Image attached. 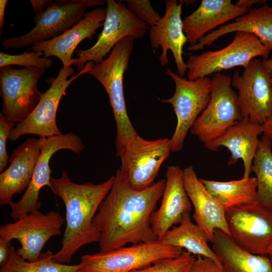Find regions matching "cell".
Instances as JSON below:
<instances>
[{"mask_svg":"<svg viewBox=\"0 0 272 272\" xmlns=\"http://www.w3.org/2000/svg\"><path fill=\"white\" fill-rule=\"evenodd\" d=\"M267 255H268V257L270 259V262H271V266H272V245L270 246L269 250H268V254Z\"/></svg>","mask_w":272,"mask_h":272,"instance_id":"cell-41","label":"cell"},{"mask_svg":"<svg viewBox=\"0 0 272 272\" xmlns=\"http://www.w3.org/2000/svg\"><path fill=\"white\" fill-rule=\"evenodd\" d=\"M64 219L58 212L44 214L35 210L21 217L14 223L0 227V241L18 240L21 247L17 252L25 260H38L43 247L50 238L61 234Z\"/></svg>","mask_w":272,"mask_h":272,"instance_id":"cell-13","label":"cell"},{"mask_svg":"<svg viewBox=\"0 0 272 272\" xmlns=\"http://www.w3.org/2000/svg\"><path fill=\"white\" fill-rule=\"evenodd\" d=\"M114 176L94 184L73 182L63 171L58 178H51L52 192L60 197L65 208L66 227L61 247L53 255L54 261L69 263L82 247L98 242L100 233L93 224L99 206L111 189Z\"/></svg>","mask_w":272,"mask_h":272,"instance_id":"cell-2","label":"cell"},{"mask_svg":"<svg viewBox=\"0 0 272 272\" xmlns=\"http://www.w3.org/2000/svg\"><path fill=\"white\" fill-rule=\"evenodd\" d=\"M133 38L126 37L113 47L107 57L93 63L88 74L105 89L112 108L116 126V156L121 158L138 134L128 117L123 89V77L132 52Z\"/></svg>","mask_w":272,"mask_h":272,"instance_id":"cell-3","label":"cell"},{"mask_svg":"<svg viewBox=\"0 0 272 272\" xmlns=\"http://www.w3.org/2000/svg\"><path fill=\"white\" fill-rule=\"evenodd\" d=\"M252 171L256 175V201L272 211L271 141L264 135L253 161Z\"/></svg>","mask_w":272,"mask_h":272,"instance_id":"cell-28","label":"cell"},{"mask_svg":"<svg viewBox=\"0 0 272 272\" xmlns=\"http://www.w3.org/2000/svg\"><path fill=\"white\" fill-rule=\"evenodd\" d=\"M263 64L272 72V57L262 60Z\"/></svg>","mask_w":272,"mask_h":272,"instance_id":"cell-40","label":"cell"},{"mask_svg":"<svg viewBox=\"0 0 272 272\" xmlns=\"http://www.w3.org/2000/svg\"><path fill=\"white\" fill-rule=\"evenodd\" d=\"M184 1L178 3L175 0L165 1V13L161 19L149 29V38L152 48H162L159 57L162 65L168 64L167 52L173 55L178 74L183 77L187 71V65L182 57L183 47L187 42L183 31L181 19L182 6Z\"/></svg>","mask_w":272,"mask_h":272,"instance_id":"cell-17","label":"cell"},{"mask_svg":"<svg viewBox=\"0 0 272 272\" xmlns=\"http://www.w3.org/2000/svg\"><path fill=\"white\" fill-rule=\"evenodd\" d=\"M50 251L41 253L38 260L29 261L23 259L11 245L7 262L0 272H78L81 265H66L53 261Z\"/></svg>","mask_w":272,"mask_h":272,"instance_id":"cell-29","label":"cell"},{"mask_svg":"<svg viewBox=\"0 0 272 272\" xmlns=\"http://www.w3.org/2000/svg\"><path fill=\"white\" fill-rule=\"evenodd\" d=\"M263 135L272 141V112L268 120L262 125Z\"/></svg>","mask_w":272,"mask_h":272,"instance_id":"cell-37","label":"cell"},{"mask_svg":"<svg viewBox=\"0 0 272 272\" xmlns=\"http://www.w3.org/2000/svg\"><path fill=\"white\" fill-rule=\"evenodd\" d=\"M15 126V123L7 120L0 112V172L4 171L7 167L9 157L7 151V141L10 132Z\"/></svg>","mask_w":272,"mask_h":272,"instance_id":"cell-33","label":"cell"},{"mask_svg":"<svg viewBox=\"0 0 272 272\" xmlns=\"http://www.w3.org/2000/svg\"><path fill=\"white\" fill-rule=\"evenodd\" d=\"M106 9L96 8L85 13L76 24L60 35L48 41L36 43L32 46L35 52H43L44 56H55L60 60L62 67L73 65V54L78 45L86 39H91L96 31L103 25Z\"/></svg>","mask_w":272,"mask_h":272,"instance_id":"cell-20","label":"cell"},{"mask_svg":"<svg viewBox=\"0 0 272 272\" xmlns=\"http://www.w3.org/2000/svg\"><path fill=\"white\" fill-rule=\"evenodd\" d=\"M165 179L137 190L128 183L120 168L111 190L99 206L93 224L100 233V252L157 240L151 217L162 196Z\"/></svg>","mask_w":272,"mask_h":272,"instance_id":"cell-1","label":"cell"},{"mask_svg":"<svg viewBox=\"0 0 272 272\" xmlns=\"http://www.w3.org/2000/svg\"><path fill=\"white\" fill-rule=\"evenodd\" d=\"M190 272H224V270L211 258L198 255Z\"/></svg>","mask_w":272,"mask_h":272,"instance_id":"cell-34","label":"cell"},{"mask_svg":"<svg viewBox=\"0 0 272 272\" xmlns=\"http://www.w3.org/2000/svg\"><path fill=\"white\" fill-rule=\"evenodd\" d=\"M42 139L27 138L13 150L10 166L0 174V204L10 205L12 197L27 189L41 154Z\"/></svg>","mask_w":272,"mask_h":272,"instance_id":"cell-19","label":"cell"},{"mask_svg":"<svg viewBox=\"0 0 272 272\" xmlns=\"http://www.w3.org/2000/svg\"><path fill=\"white\" fill-rule=\"evenodd\" d=\"M7 0L0 1V31L1 35L2 34V30L6 24L5 21V13L6 6L8 3Z\"/></svg>","mask_w":272,"mask_h":272,"instance_id":"cell-38","label":"cell"},{"mask_svg":"<svg viewBox=\"0 0 272 272\" xmlns=\"http://www.w3.org/2000/svg\"><path fill=\"white\" fill-rule=\"evenodd\" d=\"M78 272H83V271H82L80 270V269H79Z\"/></svg>","mask_w":272,"mask_h":272,"instance_id":"cell-42","label":"cell"},{"mask_svg":"<svg viewBox=\"0 0 272 272\" xmlns=\"http://www.w3.org/2000/svg\"><path fill=\"white\" fill-rule=\"evenodd\" d=\"M183 179L194 209L192 218L207 235L210 242L213 243L215 229L220 230L230 236L224 210L198 178L192 166L183 170Z\"/></svg>","mask_w":272,"mask_h":272,"instance_id":"cell-22","label":"cell"},{"mask_svg":"<svg viewBox=\"0 0 272 272\" xmlns=\"http://www.w3.org/2000/svg\"><path fill=\"white\" fill-rule=\"evenodd\" d=\"M182 248L161 240L142 242L81 257L79 269L83 272H131L158 261L179 256Z\"/></svg>","mask_w":272,"mask_h":272,"instance_id":"cell-4","label":"cell"},{"mask_svg":"<svg viewBox=\"0 0 272 272\" xmlns=\"http://www.w3.org/2000/svg\"><path fill=\"white\" fill-rule=\"evenodd\" d=\"M106 16L97 41L86 49H77L78 56L73 65L81 71L89 62L99 63L106 57L115 45L126 37L140 39L146 34L148 25L138 18L121 2L107 0Z\"/></svg>","mask_w":272,"mask_h":272,"instance_id":"cell-8","label":"cell"},{"mask_svg":"<svg viewBox=\"0 0 272 272\" xmlns=\"http://www.w3.org/2000/svg\"><path fill=\"white\" fill-rule=\"evenodd\" d=\"M266 1L262 0H240L236 4L238 6L244 8H246L250 10V7L255 4L265 3Z\"/></svg>","mask_w":272,"mask_h":272,"instance_id":"cell-39","label":"cell"},{"mask_svg":"<svg viewBox=\"0 0 272 272\" xmlns=\"http://www.w3.org/2000/svg\"><path fill=\"white\" fill-rule=\"evenodd\" d=\"M93 62L87 63L77 75H73L72 67H62L57 77L52 79L49 88L41 94L39 101L32 111L22 122L17 123L11 130L9 140L16 141L25 134H36L47 138L62 134L56 121L57 110L62 97L70 85L81 75L88 74Z\"/></svg>","mask_w":272,"mask_h":272,"instance_id":"cell-10","label":"cell"},{"mask_svg":"<svg viewBox=\"0 0 272 272\" xmlns=\"http://www.w3.org/2000/svg\"><path fill=\"white\" fill-rule=\"evenodd\" d=\"M208 192L227 211L256 200L255 177L242 178L229 181H218L199 178Z\"/></svg>","mask_w":272,"mask_h":272,"instance_id":"cell-27","label":"cell"},{"mask_svg":"<svg viewBox=\"0 0 272 272\" xmlns=\"http://www.w3.org/2000/svg\"><path fill=\"white\" fill-rule=\"evenodd\" d=\"M45 71L38 67H0L1 112L7 120L20 123L32 111L42 94L38 83Z\"/></svg>","mask_w":272,"mask_h":272,"instance_id":"cell-12","label":"cell"},{"mask_svg":"<svg viewBox=\"0 0 272 272\" xmlns=\"http://www.w3.org/2000/svg\"><path fill=\"white\" fill-rule=\"evenodd\" d=\"M195 258V255L183 250L176 257L162 259L148 267L131 272H190Z\"/></svg>","mask_w":272,"mask_h":272,"instance_id":"cell-31","label":"cell"},{"mask_svg":"<svg viewBox=\"0 0 272 272\" xmlns=\"http://www.w3.org/2000/svg\"><path fill=\"white\" fill-rule=\"evenodd\" d=\"M213 250L224 272H272L268 256L252 254L240 247L219 229L214 232Z\"/></svg>","mask_w":272,"mask_h":272,"instance_id":"cell-25","label":"cell"},{"mask_svg":"<svg viewBox=\"0 0 272 272\" xmlns=\"http://www.w3.org/2000/svg\"><path fill=\"white\" fill-rule=\"evenodd\" d=\"M161 240L170 245L184 248L194 255L210 258L223 269L218 256L208 245L210 241L207 235L192 222L190 213L184 214L179 225L169 230Z\"/></svg>","mask_w":272,"mask_h":272,"instance_id":"cell-26","label":"cell"},{"mask_svg":"<svg viewBox=\"0 0 272 272\" xmlns=\"http://www.w3.org/2000/svg\"><path fill=\"white\" fill-rule=\"evenodd\" d=\"M248 9L231 0H202L198 7L183 20V31L190 46L217 27L236 19Z\"/></svg>","mask_w":272,"mask_h":272,"instance_id":"cell-23","label":"cell"},{"mask_svg":"<svg viewBox=\"0 0 272 272\" xmlns=\"http://www.w3.org/2000/svg\"><path fill=\"white\" fill-rule=\"evenodd\" d=\"M244 31L258 37L261 42L272 50V7L264 5L252 9L236 18L234 22L224 25L202 37L189 51H198L209 46L220 37L233 32Z\"/></svg>","mask_w":272,"mask_h":272,"instance_id":"cell-24","label":"cell"},{"mask_svg":"<svg viewBox=\"0 0 272 272\" xmlns=\"http://www.w3.org/2000/svg\"><path fill=\"white\" fill-rule=\"evenodd\" d=\"M211 98L206 109L190 131L203 144L221 136L228 128L244 118L232 78L217 73L211 79Z\"/></svg>","mask_w":272,"mask_h":272,"instance_id":"cell-7","label":"cell"},{"mask_svg":"<svg viewBox=\"0 0 272 272\" xmlns=\"http://www.w3.org/2000/svg\"><path fill=\"white\" fill-rule=\"evenodd\" d=\"M244 69L242 75L234 73L232 87L238 91L243 117L262 125L272 112V72L256 58Z\"/></svg>","mask_w":272,"mask_h":272,"instance_id":"cell-14","label":"cell"},{"mask_svg":"<svg viewBox=\"0 0 272 272\" xmlns=\"http://www.w3.org/2000/svg\"><path fill=\"white\" fill-rule=\"evenodd\" d=\"M105 3L103 0H51L42 13L34 15L35 25L32 29L21 36L5 38L1 45L5 49H24L50 40L79 22L89 8Z\"/></svg>","mask_w":272,"mask_h":272,"instance_id":"cell-5","label":"cell"},{"mask_svg":"<svg viewBox=\"0 0 272 272\" xmlns=\"http://www.w3.org/2000/svg\"><path fill=\"white\" fill-rule=\"evenodd\" d=\"M41 139V154L30 183L21 199L9 205L11 210L10 215L15 220L34 211L39 210L40 208V190L44 186H47L50 189L52 187L49 162L52 156L61 150H69L79 154L85 148L81 139L72 132Z\"/></svg>","mask_w":272,"mask_h":272,"instance_id":"cell-15","label":"cell"},{"mask_svg":"<svg viewBox=\"0 0 272 272\" xmlns=\"http://www.w3.org/2000/svg\"><path fill=\"white\" fill-rule=\"evenodd\" d=\"M166 74L174 81L175 91L171 97L161 102L172 105L177 118L170 139L171 151L177 152L183 148L188 131L209 104L212 82L208 77L189 80L170 69H167Z\"/></svg>","mask_w":272,"mask_h":272,"instance_id":"cell-9","label":"cell"},{"mask_svg":"<svg viewBox=\"0 0 272 272\" xmlns=\"http://www.w3.org/2000/svg\"><path fill=\"white\" fill-rule=\"evenodd\" d=\"M171 151L170 139L148 140L138 134L120 158V168L130 185L145 189L154 182L159 170Z\"/></svg>","mask_w":272,"mask_h":272,"instance_id":"cell-16","label":"cell"},{"mask_svg":"<svg viewBox=\"0 0 272 272\" xmlns=\"http://www.w3.org/2000/svg\"><path fill=\"white\" fill-rule=\"evenodd\" d=\"M11 242L0 241V263L4 265L7 261Z\"/></svg>","mask_w":272,"mask_h":272,"instance_id":"cell-36","label":"cell"},{"mask_svg":"<svg viewBox=\"0 0 272 272\" xmlns=\"http://www.w3.org/2000/svg\"><path fill=\"white\" fill-rule=\"evenodd\" d=\"M44 55L43 52H28L26 50L19 54H10L0 52V67L13 65L28 67H38L46 70L53 64V60Z\"/></svg>","mask_w":272,"mask_h":272,"instance_id":"cell-30","label":"cell"},{"mask_svg":"<svg viewBox=\"0 0 272 272\" xmlns=\"http://www.w3.org/2000/svg\"><path fill=\"white\" fill-rule=\"evenodd\" d=\"M165 177L161 206L151 217V227L158 240L173 225L179 224L184 215L190 213L192 206L184 186L183 170L178 166H169Z\"/></svg>","mask_w":272,"mask_h":272,"instance_id":"cell-18","label":"cell"},{"mask_svg":"<svg viewBox=\"0 0 272 272\" xmlns=\"http://www.w3.org/2000/svg\"><path fill=\"white\" fill-rule=\"evenodd\" d=\"M262 132V125L244 118L228 128L221 136L204 145L213 151H217L220 147L228 149L231 153L228 165H234L241 159L244 168L242 178H247L252 172L253 161L259 145L258 137Z\"/></svg>","mask_w":272,"mask_h":272,"instance_id":"cell-21","label":"cell"},{"mask_svg":"<svg viewBox=\"0 0 272 272\" xmlns=\"http://www.w3.org/2000/svg\"><path fill=\"white\" fill-rule=\"evenodd\" d=\"M51 0H30L34 15L42 13L47 7Z\"/></svg>","mask_w":272,"mask_h":272,"instance_id":"cell-35","label":"cell"},{"mask_svg":"<svg viewBox=\"0 0 272 272\" xmlns=\"http://www.w3.org/2000/svg\"><path fill=\"white\" fill-rule=\"evenodd\" d=\"M230 237L243 249L267 255L272 245V211L256 200L225 212Z\"/></svg>","mask_w":272,"mask_h":272,"instance_id":"cell-11","label":"cell"},{"mask_svg":"<svg viewBox=\"0 0 272 272\" xmlns=\"http://www.w3.org/2000/svg\"><path fill=\"white\" fill-rule=\"evenodd\" d=\"M127 8L140 20L148 25L157 24L162 17L153 9L149 0L125 1Z\"/></svg>","mask_w":272,"mask_h":272,"instance_id":"cell-32","label":"cell"},{"mask_svg":"<svg viewBox=\"0 0 272 272\" xmlns=\"http://www.w3.org/2000/svg\"><path fill=\"white\" fill-rule=\"evenodd\" d=\"M270 51L255 35L237 31L232 42L223 48L189 55L187 77L189 80H195L237 66L245 68L257 57L268 59Z\"/></svg>","mask_w":272,"mask_h":272,"instance_id":"cell-6","label":"cell"}]
</instances>
